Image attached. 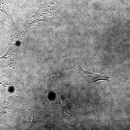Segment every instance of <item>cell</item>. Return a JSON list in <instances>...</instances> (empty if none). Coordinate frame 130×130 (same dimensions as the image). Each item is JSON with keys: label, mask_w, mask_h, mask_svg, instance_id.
Instances as JSON below:
<instances>
[{"label": "cell", "mask_w": 130, "mask_h": 130, "mask_svg": "<svg viewBox=\"0 0 130 130\" xmlns=\"http://www.w3.org/2000/svg\"><path fill=\"white\" fill-rule=\"evenodd\" d=\"M0 11L8 15L6 7V4L3 0H0Z\"/></svg>", "instance_id": "2"}, {"label": "cell", "mask_w": 130, "mask_h": 130, "mask_svg": "<svg viewBox=\"0 0 130 130\" xmlns=\"http://www.w3.org/2000/svg\"><path fill=\"white\" fill-rule=\"evenodd\" d=\"M73 68L76 73V79H80L81 81L89 83L91 84H94L96 82L100 81H104L107 82L111 84L110 77L100 75L93 72L85 71L82 69L78 63V68L77 69L72 67Z\"/></svg>", "instance_id": "1"}]
</instances>
